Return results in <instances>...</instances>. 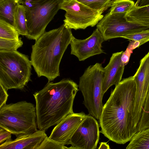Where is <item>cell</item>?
I'll list each match as a JSON object with an SVG mask.
<instances>
[{
	"label": "cell",
	"mask_w": 149,
	"mask_h": 149,
	"mask_svg": "<svg viewBox=\"0 0 149 149\" xmlns=\"http://www.w3.org/2000/svg\"><path fill=\"white\" fill-rule=\"evenodd\" d=\"M133 77L136 90L130 114L134 124L137 125L149 87V51L140 60L139 67Z\"/></svg>",
	"instance_id": "obj_10"
},
{
	"label": "cell",
	"mask_w": 149,
	"mask_h": 149,
	"mask_svg": "<svg viewBox=\"0 0 149 149\" xmlns=\"http://www.w3.org/2000/svg\"><path fill=\"white\" fill-rule=\"evenodd\" d=\"M74 37L71 29L64 23L45 32L32 46L31 62L38 77L48 82L60 76L59 65L63 55Z\"/></svg>",
	"instance_id": "obj_3"
},
{
	"label": "cell",
	"mask_w": 149,
	"mask_h": 149,
	"mask_svg": "<svg viewBox=\"0 0 149 149\" xmlns=\"http://www.w3.org/2000/svg\"><path fill=\"white\" fill-rule=\"evenodd\" d=\"M109 145L107 143L105 142H101L98 149H110Z\"/></svg>",
	"instance_id": "obj_32"
},
{
	"label": "cell",
	"mask_w": 149,
	"mask_h": 149,
	"mask_svg": "<svg viewBox=\"0 0 149 149\" xmlns=\"http://www.w3.org/2000/svg\"><path fill=\"white\" fill-rule=\"evenodd\" d=\"M0 127L16 136L35 132L38 130L36 107L25 101L4 104L0 107Z\"/></svg>",
	"instance_id": "obj_5"
},
{
	"label": "cell",
	"mask_w": 149,
	"mask_h": 149,
	"mask_svg": "<svg viewBox=\"0 0 149 149\" xmlns=\"http://www.w3.org/2000/svg\"><path fill=\"white\" fill-rule=\"evenodd\" d=\"M60 9L66 12L64 23L68 28L75 30L93 27L104 17L99 12L77 0H63L60 5Z\"/></svg>",
	"instance_id": "obj_8"
},
{
	"label": "cell",
	"mask_w": 149,
	"mask_h": 149,
	"mask_svg": "<svg viewBox=\"0 0 149 149\" xmlns=\"http://www.w3.org/2000/svg\"><path fill=\"white\" fill-rule=\"evenodd\" d=\"M104 41L97 28L89 37L85 39H78L74 37L70 44L71 54L81 61L93 56L105 53L102 49V44Z\"/></svg>",
	"instance_id": "obj_12"
},
{
	"label": "cell",
	"mask_w": 149,
	"mask_h": 149,
	"mask_svg": "<svg viewBox=\"0 0 149 149\" xmlns=\"http://www.w3.org/2000/svg\"><path fill=\"white\" fill-rule=\"evenodd\" d=\"M19 0H3L0 2V18L13 25L15 9Z\"/></svg>",
	"instance_id": "obj_19"
},
{
	"label": "cell",
	"mask_w": 149,
	"mask_h": 149,
	"mask_svg": "<svg viewBox=\"0 0 149 149\" xmlns=\"http://www.w3.org/2000/svg\"><path fill=\"white\" fill-rule=\"evenodd\" d=\"M125 13H107L97 25L104 41L149 29L128 22Z\"/></svg>",
	"instance_id": "obj_9"
},
{
	"label": "cell",
	"mask_w": 149,
	"mask_h": 149,
	"mask_svg": "<svg viewBox=\"0 0 149 149\" xmlns=\"http://www.w3.org/2000/svg\"><path fill=\"white\" fill-rule=\"evenodd\" d=\"M99 126L97 119L86 115L70 141V149H95L99 139Z\"/></svg>",
	"instance_id": "obj_11"
},
{
	"label": "cell",
	"mask_w": 149,
	"mask_h": 149,
	"mask_svg": "<svg viewBox=\"0 0 149 149\" xmlns=\"http://www.w3.org/2000/svg\"><path fill=\"white\" fill-rule=\"evenodd\" d=\"M128 22L149 28V4L134 6L125 15Z\"/></svg>",
	"instance_id": "obj_16"
},
{
	"label": "cell",
	"mask_w": 149,
	"mask_h": 149,
	"mask_svg": "<svg viewBox=\"0 0 149 149\" xmlns=\"http://www.w3.org/2000/svg\"><path fill=\"white\" fill-rule=\"evenodd\" d=\"M47 136L45 131L40 130L19 135L14 140L11 139L0 144V149H37Z\"/></svg>",
	"instance_id": "obj_14"
},
{
	"label": "cell",
	"mask_w": 149,
	"mask_h": 149,
	"mask_svg": "<svg viewBox=\"0 0 149 149\" xmlns=\"http://www.w3.org/2000/svg\"><path fill=\"white\" fill-rule=\"evenodd\" d=\"M143 110L145 112L149 114V87L145 102Z\"/></svg>",
	"instance_id": "obj_29"
},
{
	"label": "cell",
	"mask_w": 149,
	"mask_h": 149,
	"mask_svg": "<svg viewBox=\"0 0 149 149\" xmlns=\"http://www.w3.org/2000/svg\"><path fill=\"white\" fill-rule=\"evenodd\" d=\"M129 40L139 42L140 45L149 41V29L126 35L123 37Z\"/></svg>",
	"instance_id": "obj_24"
},
{
	"label": "cell",
	"mask_w": 149,
	"mask_h": 149,
	"mask_svg": "<svg viewBox=\"0 0 149 149\" xmlns=\"http://www.w3.org/2000/svg\"><path fill=\"white\" fill-rule=\"evenodd\" d=\"M134 5L135 3L132 0H113L109 12L111 14L126 13Z\"/></svg>",
	"instance_id": "obj_22"
},
{
	"label": "cell",
	"mask_w": 149,
	"mask_h": 149,
	"mask_svg": "<svg viewBox=\"0 0 149 149\" xmlns=\"http://www.w3.org/2000/svg\"><path fill=\"white\" fill-rule=\"evenodd\" d=\"M3 0H0V2L2 1Z\"/></svg>",
	"instance_id": "obj_33"
},
{
	"label": "cell",
	"mask_w": 149,
	"mask_h": 149,
	"mask_svg": "<svg viewBox=\"0 0 149 149\" xmlns=\"http://www.w3.org/2000/svg\"><path fill=\"white\" fill-rule=\"evenodd\" d=\"M104 70L101 63L89 66L80 77L78 87L89 115L99 120L103 105L102 86Z\"/></svg>",
	"instance_id": "obj_6"
},
{
	"label": "cell",
	"mask_w": 149,
	"mask_h": 149,
	"mask_svg": "<svg viewBox=\"0 0 149 149\" xmlns=\"http://www.w3.org/2000/svg\"><path fill=\"white\" fill-rule=\"evenodd\" d=\"M126 149H149V127L136 133Z\"/></svg>",
	"instance_id": "obj_18"
},
{
	"label": "cell",
	"mask_w": 149,
	"mask_h": 149,
	"mask_svg": "<svg viewBox=\"0 0 149 149\" xmlns=\"http://www.w3.org/2000/svg\"><path fill=\"white\" fill-rule=\"evenodd\" d=\"M31 65L28 56L17 51L0 50V84L7 91L23 89L31 80Z\"/></svg>",
	"instance_id": "obj_4"
},
{
	"label": "cell",
	"mask_w": 149,
	"mask_h": 149,
	"mask_svg": "<svg viewBox=\"0 0 149 149\" xmlns=\"http://www.w3.org/2000/svg\"><path fill=\"white\" fill-rule=\"evenodd\" d=\"M23 44L21 38L18 40L0 38V50L17 51Z\"/></svg>",
	"instance_id": "obj_23"
},
{
	"label": "cell",
	"mask_w": 149,
	"mask_h": 149,
	"mask_svg": "<svg viewBox=\"0 0 149 149\" xmlns=\"http://www.w3.org/2000/svg\"><path fill=\"white\" fill-rule=\"evenodd\" d=\"M132 51L127 48L126 50L123 52L121 56V61L122 65L125 66L128 63Z\"/></svg>",
	"instance_id": "obj_27"
},
{
	"label": "cell",
	"mask_w": 149,
	"mask_h": 149,
	"mask_svg": "<svg viewBox=\"0 0 149 149\" xmlns=\"http://www.w3.org/2000/svg\"><path fill=\"white\" fill-rule=\"evenodd\" d=\"M19 35L13 25L0 18V38L18 40Z\"/></svg>",
	"instance_id": "obj_20"
},
{
	"label": "cell",
	"mask_w": 149,
	"mask_h": 149,
	"mask_svg": "<svg viewBox=\"0 0 149 149\" xmlns=\"http://www.w3.org/2000/svg\"><path fill=\"white\" fill-rule=\"evenodd\" d=\"M123 51L112 54L108 64L104 68V75L102 86L104 95L113 85L116 86L120 81L125 66L121 63V56Z\"/></svg>",
	"instance_id": "obj_15"
},
{
	"label": "cell",
	"mask_w": 149,
	"mask_h": 149,
	"mask_svg": "<svg viewBox=\"0 0 149 149\" xmlns=\"http://www.w3.org/2000/svg\"><path fill=\"white\" fill-rule=\"evenodd\" d=\"M149 4V0H137L135 5L142 6Z\"/></svg>",
	"instance_id": "obj_31"
},
{
	"label": "cell",
	"mask_w": 149,
	"mask_h": 149,
	"mask_svg": "<svg viewBox=\"0 0 149 149\" xmlns=\"http://www.w3.org/2000/svg\"><path fill=\"white\" fill-rule=\"evenodd\" d=\"M13 25L19 35L26 36L28 30L25 8L22 4H18L15 9Z\"/></svg>",
	"instance_id": "obj_17"
},
{
	"label": "cell",
	"mask_w": 149,
	"mask_h": 149,
	"mask_svg": "<svg viewBox=\"0 0 149 149\" xmlns=\"http://www.w3.org/2000/svg\"><path fill=\"white\" fill-rule=\"evenodd\" d=\"M63 0H36L32 8H25L28 30L25 36L28 39L36 40L45 32Z\"/></svg>",
	"instance_id": "obj_7"
},
{
	"label": "cell",
	"mask_w": 149,
	"mask_h": 149,
	"mask_svg": "<svg viewBox=\"0 0 149 149\" xmlns=\"http://www.w3.org/2000/svg\"><path fill=\"white\" fill-rule=\"evenodd\" d=\"M70 149L65 145L50 139L47 136L42 142L37 149Z\"/></svg>",
	"instance_id": "obj_25"
},
{
	"label": "cell",
	"mask_w": 149,
	"mask_h": 149,
	"mask_svg": "<svg viewBox=\"0 0 149 149\" xmlns=\"http://www.w3.org/2000/svg\"><path fill=\"white\" fill-rule=\"evenodd\" d=\"M89 8L101 13L111 7L113 0H77Z\"/></svg>",
	"instance_id": "obj_21"
},
{
	"label": "cell",
	"mask_w": 149,
	"mask_h": 149,
	"mask_svg": "<svg viewBox=\"0 0 149 149\" xmlns=\"http://www.w3.org/2000/svg\"><path fill=\"white\" fill-rule=\"evenodd\" d=\"M8 95L7 91L3 86L0 84V107L6 104Z\"/></svg>",
	"instance_id": "obj_26"
},
{
	"label": "cell",
	"mask_w": 149,
	"mask_h": 149,
	"mask_svg": "<svg viewBox=\"0 0 149 149\" xmlns=\"http://www.w3.org/2000/svg\"><path fill=\"white\" fill-rule=\"evenodd\" d=\"M140 46V43L139 42L130 40L127 48L132 51L134 49L139 47Z\"/></svg>",
	"instance_id": "obj_30"
},
{
	"label": "cell",
	"mask_w": 149,
	"mask_h": 149,
	"mask_svg": "<svg viewBox=\"0 0 149 149\" xmlns=\"http://www.w3.org/2000/svg\"><path fill=\"white\" fill-rule=\"evenodd\" d=\"M136 90L133 76L124 79L116 86L103 106L99 120L101 132L116 143L130 141L137 132L130 115Z\"/></svg>",
	"instance_id": "obj_1"
},
{
	"label": "cell",
	"mask_w": 149,
	"mask_h": 149,
	"mask_svg": "<svg viewBox=\"0 0 149 149\" xmlns=\"http://www.w3.org/2000/svg\"><path fill=\"white\" fill-rule=\"evenodd\" d=\"M86 116L83 112L68 115L56 125L49 138L64 145L70 144L71 138Z\"/></svg>",
	"instance_id": "obj_13"
},
{
	"label": "cell",
	"mask_w": 149,
	"mask_h": 149,
	"mask_svg": "<svg viewBox=\"0 0 149 149\" xmlns=\"http://www.w3.org/2000/svg\"><path fill=\"white\" fill-rule=\"evenodd\" d=\"M12 134L9 131L0 127V143L11 139Z\"/></svg>",
	"instance_id": "obj_28"
},
{
	"label": "cell",
	"mask_w": 149,
	"mask_h": 149,
	"mask_svg": "<svg viewBox=\"0 0 149 149\" xmlns=\"http://www.w3.org/2000/svg\"><path fill=\"white\" fill-rule=\"evenodd\" d=\"M78 87L73 80L64 79L57 82H48L33 94L39 130L45 131L74 113L73 102Z\"/></svg>",
	"instance_id": "obj_2"
}]
</instances>
